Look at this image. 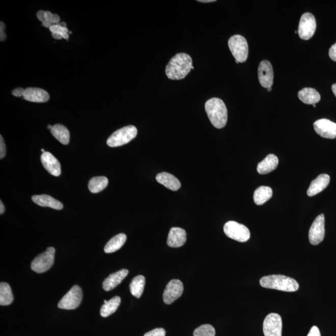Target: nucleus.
<instances>
[{"label": "nucleus", "instance_id": "obj_45", "mask_svg": "<svg viewBox=\"0 0 336 336\" xmlns=\"http://www.w3.org/2000/svg\"><path fill=\"white\" fill-rule=\"evenodd\" d=\"M52 127V126L49 125L48 127H47V128H48V129H49V130H50V129H51Z\"/></svg>", "mask_w": 336, "mask_h": 336}, {"label": "nucleus", "instance_id": "obj_31", "mask_svg": "<svg viewBox=\"0 0 336 336\" xmlns=\"http://www.w3.org/2000/svg\"><path fill=\"white\" fill-rule=\"evenodd\" d=\"M193 335L194 336H215V330L211 324H203L195 329Z\"/></svg>", "mask_w": 336, "mask_h": 336}, {"label": "nucleus", "instance_id": "obj_19", "mask_svg": "<svg viewBox=\"0 0 336 336\" xmlns=\"http://www.w3.org/2000/svg\"><path fill=\"white\" fill-rule=\"evenodd\" d=\"M128 270L127 269L112 273L106 278L103 283V288L106 291H111L121 284L123 279L128 275Z\"/></svg>", "mask_w": 336, "mask_h": 336}, {"label": "nucleus", "instance_id": "obj_28", "mask_svg": "<svg viewBox=\"0 0 336 336\" xmlns=\"http://www.w3.org/2000/svg\"><path fill=\"white\" fill-rule=\"evenodd\" d=\"M145 285L144 276L138 275L134 277L130 285V290L131 295L136 298H139L144 293Z\"/></svg>", "mask_w": 336, "mask_h": 336}, {"label": "nucleus", "instance_id": "obj_41", "mask_svg": "<svg viewBox=\"0 0 336 336\" xmlns=\"http://www.w3.org/2000/svg\"><path fill=\"white\" fill-rule=\"evenodd\" d=\"M5 212V206L2 201H0V214H3Z\"/></svg>", "mask_w": 336, "mask_h": 336}, {"label": "nucleus", "instance_id": "obj_44", "mask_svg": "<svg viewBox=\"0 0 336 336\" xmlns=\"http://www.w3.org/2000/svg\"><path fill=\"white\" fill-rule=\"evenodd\" d=\"M60 24L61 25V26H63L64 27H67V25L65 22H60Z\"/></svg>", "mask_w": 336, "mask_h": 336}, {"label": "nucleus", "instance_id": "obj_10", "mask_svg": "<svg viewBox=\"0 0 336 336\" xmlns=\"http://www.w3.org/2000/svg\"><path fill=\"white\" fill-rule=\"evenodd\" d=\"M265 336H282V319L278 314L270 313L263 324Z\"/></svg>", "mask_w": 336, "mask_h": 336}, {"label": "nucleus", "instance_id": "obj_17", "mask_svg": "<svg viewBox=\"0 0 336 336\" xmlns=\"http://www.w3.org/2000/svg\"><path fill=\"white\" fill-rule=\"evenodd\" d=\"M22 97L30 102L44 103L49 100V95L44 89L29 88L25 89Z\"/></svg>", "mask_w": 336, "mask_h": 336}, {"label": "nucleus", "instance_id": "obj_4", "mask_svg": "<svg viewBox=\"0 0 336 336\" xmlns=\"http://www.w3.org/2000/svg\"><path fill=\"white\" fill-rule=\"evenodd\" d=\"M138 130L134 126L129 125L123 127L109 137L106 144L110 147H118L128 144L137 135Z\"/></svg>", "mask_w": 336, "mask_h": 336}, {"label": "nucleus", "instance_id": "obj_23", "mask_svg": "<svg viewBox=\"0 0 336 336\" xmlns=\"http://www.w3.org/2000/svg\"><path fill=\"white\" fill-rule=\"evenodd\" d=\"M299 100L308 105L316 104L320 101L321 95L315 89L304 88L298 92Z\"/></svg>", "mask_w": 336, "mask_h": 336}, {"label": "nucleus", "instance_id": "obj_35", "mask_svg": "<svg viewBox=\"0 0 336 336\" xmlns=\"http://www.w3.org/2000/svg\"><path fill=\"white\" fill-rule=\"evenodd\" d=\"M6 155V146L3 136H0V158L3 159Z\"/></svg>", "mask_w": 336, "mask_h": 336}, {"label": "nucleus", "instance_id": "obj_15", "mask_svg": "<svg viewBox=\"0 0 336 336\" xmlns=\"http://www.w3.org/2000/svg\"><path fill=\"white\" fill-rule=\"evenodd\" d=\"M42 164L47 172L54 176H60L61 174V166L60 161L58 160L51 153H43L41 156Z\"/></svg>", "mask_w": 336, "mask_h": 336}, {"label": "nucleus", "instance_id": "obj_3", "mask_svg": "<svg viewBox=\"0 0 336 336\" xmlns=\"http://www.w3.org/2000/svg\"><path fill=\"white\" fill-rule=\"evenodd\" d=\"M260 284L263 288L287 292H295L299 289L298 283L296 280L281 274L263 276L260 280Z\"/></svg>", "mask_w": 336, "mask_h": 336}, {"label": "nucleus", "instance_id": "obj_18", "mask_svg": "<svg viewBox=\"0 0 336 336\" xmlns=\"http://www.w3.org/2000/svg\"><path fill=\"white\" fill-rule=\"evenodd\" d=\"M330 182V177L326 174H321L311 183L307 194L310 197L319 194L326 188Z\"/></svg>", "mask_w": 336, "mask_h": 336}, {"label": "nucleus", "instance_id": "obj_5", "mask_svg": "<svg viewBox=\"0 0 336 336\" xmlns=\"http://www.w3.org/2000/svg\"><path fill=\"white\" fill-rule=\"evenodd\" d=\"M228 45L235 61L244 63L247 60L248 46L246 39L242 36L234 35L229 39Z\"/></svg>", "mask_w": 336, "mask_h": 336}, {"label": "nucleus", "instance_id": "obj_21", "mask_svg": "<svg viewBox=\"0 0 336 336\" xmlns=\"http://www.w3.org/2000/svg\"><path fill=\"white\" fill-rule=\"evenodd\" d=\"M156 181L159 184L163 185L166 188L176 191L181 187V183L175 176L171 174L162 172L159 173L156 177Z\"/></svg>", "mask_w": 336, "mask_h": 336}, {"label": "nucleus", "instance_id": "obj_26", "mask_svg": "<svg viewBox=\"0 0 336 336\" xmlns=\"http://www.w3.org/2000/svg\"><path fill=\"white\" fill-rule=\"evenodd\" d=\"M272 189L268 186H260L256 190L254 195V200L257 205L261 206L272 197Z\"/></svg>", "mask_w": 336, "mask_h": 336}, {"label": "nucleus", "instance_id": "obj_39", "mask_svg": "<svg viewBox=\"0 0 336 336\" xmlns=\"http://www.w3.org/2000/svg\"><path fill=\"white\" fill-rule=\"evenodd\" d=\"M24 91L25 89L21 88H16L15 90H13L12 91V94L15 97H23Z\"/></svg>", "mask_w": 336, "mask_h": 336}, {"label": "nucleus", "instance_id": "obj_14", "mask_svg": "<svg viewBox=\"0 0 336 336\" xmlns=\"http://www.w3.org/2000/svg\"><path fill=\"white\" fill-rule=\"evenodd\" d=\"M258 76L260 84L263 88H271L273 83V70L270 62L263 61L260 63L258 69Z\"/></svg>", "mask_w": 336, "mask_h": 336}, {"label": "nucleus", "instance_id": "obj_30", "mask_svg": "<svg viewBox=\"0 0 336 336\" xmlns=\"http://www.w3.org/2000/svg\"><path fill=\"white\" fill-rule=\"evenodd\" d=\"M13 295L10 286L7 283L2 282L0 284V304L1 306H8L12 303Z\"/></svg>", "mask_w": 336, "mask_h": 336}, {"label": "nucleus", "instance_id": "obj_32", "mask_svg": "<svg viewBox=\"0 0 336 336\" xmlns=\"http://www.w3.org/2000/svg\"><path fill=\"white\" fill-rule=\"evenodd\" d=\"M49 30L52 34H57V35H60L63 37V38L69 39V35L68 32L69 30L67 27H64L61 26L60 23L57 24H52L51 26L49 27Z\"/></svg>", "mask_w": 336, "mask_h": 336}, {"label": "nucleus", "instance_id": "obj_48", "mask_svg": "<svg viewBox=\"0 0 336 336\" xmlns=\"http://www.w3.org/2000/svg\"><path fill=\"white\" fill-rule=\"evenodd\" d=\"M314 107H316V104L313 105Z\"/></svg>", "mask_w": 336, "mask_h": 336}, {"label": "nucleus", "instance_id": "obj_13", "mask_svg": "<svg viewBox=\"0 0 336 336\" xmlns=\"http://www.w3.org/2000/svg\"><path fill=\"white\" fill-rule=\"evenodd\" d=\"M314 128L319 136L324 138H336V123L328 119H320L314 123Z\"/></svg>", "mask_w": 336, "mask_h": 336}, {"label": "nucleus", "instance_id": "obj_12", "mask_svg": "<svg viewBox=\"0 0 336 336\" xmlns=\"http://www.w3.org/2000/svg\"><path fill=\"white\" fill-rule=\"evenodd\" d=\"M324 223V215L321 214L312 223L309 232V240L312 245H317L323 242L325 235Z\"/></svg>", "mask_w": 336, "mask_h": 336}, {"label": "nucleus", "instance_id": "obj_40", "mask_svg": "<svg viewBox=\"0 0 336 336\" xmlns=\"http://www.w3.org/2000/svg\"><path fill=\"white\" fill-rule=\"evenodd\" d=\"M37 17L39 20L41 21L43 23L47 21L46 18H45V11H39L37 13Z\"/></svg>", "mask_w": 336, "mask_h": 336}, {"label": "nucleus", "instance_id": "obj_43", "mask_svg": "<svg viewBox=\"0 0 336 336\" xmlns=\"http://www.w3.org/2000/svg\"><path fill=\"white\" fill-rule=\"evenodd\" d=\"M332 91L336 97V83L334 84V85H332Z\"/></svg>", "mask_w": 336, "mask_h": 336}, {"label": "nucleus", "instance_id": "obj_2", "mask_svg": "<svg viewBox=\"0 0 336 336\" xmlns=\"http://www.w3.org/2000/svg\"><path fill=\"white\" fill-rule=\"evenodd\" d=\"M205 109L210 122L215 128L220 129L225 127L228 122V109L222 100L212 98L207 100Z\"/></svg>", "mask_w": 336, "mask_h": 336}, {"label": "nucleus", "instance_id": "obj_42", "mask_svg": "<svg viewBox=\"0 0 336 336\" xmlns=\"http://www.w3.org/2000/svg\"><path fill=\"white\" fill-rule=\"evenodd\" d=\"M199 2L202 3H211L215 2V0H198Z\"/></svg>", "mask_w": 336, "mask_h": 336}, {"label": "nucleus", "instance_id": "obj_8", "mask_svg": "<svg viewBox=\"0 0 336 336\" xmlns=\"http://www.w3.org/2000/svg\"><path fill=\"white\" fill-rule=\"evenodd\" d=\"M82 291L78 285H74L59 302L60 309L72 310L76 309L82 300Z\"/></svg>", "mask_w": 336, "mask_h": 336}, {"label": "nucleus", "instance_id": "obj_27", "mask_svg": "<svg viewBox=\"0 0 336 336\" xmlns=\"http://www.w3.org/2000/svg\"><path fill=\"white\" fill-rule=\"evenodd\" d=\"M120 303H121L120 297L117 296L114 297L101 307L100 315L103 318L108 317L116 312Z\"/></svg>", "mask_w": 336, "mask_h": 336}, {"label": "nucleus", "instance_id": "obj_47", "mask_svg": "<svg viewBox=\"0 0 336 336\" xmlns=\"http://www.w3.org/2000/svg\"><path fill=\"white\" fill-rule=\"evenodd\" d=\"M41 151H42V152H43V153L46 152V151H45V150L44 149H41Z\"/></svg>", "mask_w": 336, "mask_h": 336}, {"label": "nucleus", "instance_id": "obj_38", "mask_svg": "<svg viewBox=\"0 0 336 336\" xmlns=\"http://www.w3.org/2000/svg\"><path fill=\"white\" fill-rule=\"evenodd\" d=\"M307 336H321L320 331L317 326H313Z\"/></svg>", "mask_w": 336, "mask_h": 336}, {"label": "nucleus", "instance_id": "obj_29", "mask_svg": "<svg viewBox=\"0 0 336 336\" xmlns=\"http://www.w3.org/2000/svg\"><path fill=\"white\" fill-rule=\"evenodd\" d=\"M108 180L105 176H97L92 178L89 181L88 187L90 191L92 193H99L105 189L108 186Z\"/></svg>", "mask_w": 336, "mask_h": 336}, {"label": "nucleus", "instance_id": "obj_49", "mask_svg": "<svg viewBox=\"0 0 336 336\" xmlns=\"http://www.w3.org/2000/svg\"><path fill=\"white\" fill-rule=\"evenodd\" d=\"M106 302H107V301L104 300V303H106Z\"/></svg>", "mask_w": 336, "mask_h": 336}, {"label": "nucleus", "instance_id": "obj_9", "mask_svg": "<svg viewBox=\"0 0 336 336\" xmlns=\"http://www.w3.org/2000/svg\"><path fill=\"white\" fill-rule=\"evenodd\" d=\"M316 29L315 16L310 13H305L301 16L298 26V35L303 40L312 38Z\"/></svg>", "mask_w": 336, "mask_h": 336}, {"label": "nucleus", "instance_id": "obj_1", "mask_svg": "<svg viewBox=\"0 0 336 336\" xmlns=\"http://www.w3.org/2000/svg\"><path fill=\"white\" fill-rule=\"evenodd\" d=\"M194 69L190 56L186 53H179L174 56L167 64L166 75L171 80H181Z\"/></svg>", "mask_w": 336, "mask_h": 336}, {"label": "nucleus", "instance_id": "obj_46", "mask_svg": "<svg viewBox=\"0 0 336 336\" xmlns=\"http://www.w3.org/2000/svg\"><path fill=\"white\" fill-rule=\"evenodd\" d=\"M267 89V91H268V92H271V90H272V89H271V88H268V89Z\"/></svg>", "mask_w": 336, "mask_h": 336}, {"label": "nucleus", "instance_id": "obj_33", "mask_svg": "<svg viewBox=\"0 0 336 336\" xmlns=\"http://www.w3.org/2000/svg\"><path fill=\"white\" fill-rule=\"evenodd\" d=\"M45 18L47 21H48L52 24H57L60 23V17L55 14H52L50 11H45Z\"/></svg>", "mask_w": 336, "mask_h": 336}, {"label": "nucleus", "instance_id": "obj_34", "mask_svg": "<svg viewBox=\"0 0 336 336\" xmlns=\"http://www.w3.org/2000/svg\"><path fill=\"white\" fill-rule=\"evenodd\" d=\"M166 330L163 328H156L146 333L144 336H165Z\"/></svg>", "mask_w": 336, "mask_h": 336}, {"label": "nucleus", "instance_id": "obj_20", "mask_svg": "<svg viewBox=\"0 0 336 336\" xmlns=\"http://www.w3.org/2000/svg\"><path fill=\"white\" fill-rule=\"evenodd\" d=\"M278 158L273 154L268 155L263 161L258 164L257 172L260 175H266L276 170L278 165Z\"/></svg>", "mask_w": 336, "mask_h": 336}, {"label": "nucleus", "instance_id": "obj_11", "mask_svg": "<svg viewBox=\"0 0 336 336\" xmlns=\"http://www.w3.org/2000/svg\"><path fill=\"white\" fill-rule=\"evenodd\" d=\"M184 286L180 280L172 279L168 283L163 293V301L165 304H171L183 295Z\"/></svg>", "mask_w": 336, "mask_h": 336}, {"label": "nucleus", "instance_id": "obj_7", "mask_svg": "<svg viewBox=\"0 0 336 336\" xmlns=\"http://www.w3.org/2000/svg\"><path fill=\"white\" fill-rule=\"evenodd\" d=\"M227 236L239 242H245L250 239V232L244 225L235 221H229L223 227Z\"/></svg>", "mask_w": 336, "mask_h": 336}, {"label": "nucleus", "instance_id": "obj_6", "mask_svg": "<svg viewBox=\"0 0 336 336\" xmlns=\"http://www.w3.org/2000/svg\"><path fill=\"white\" fill-rule=\"evenodd\" d=\"M55 248L49 247L43 253L36 257L32 263V270L38 273H43L49 270L54 262Z\"/></svg>", "mask_w": 336, "mask_h": 336}, {"label": "nucleus", "instance_id": "obj_25", "mask_svg": "<svg viewBox=\"0 0 336 336\" xmlns=\"http://www.w3.org/2000/svg\"><path fill=\"white\" fill-rule=\"evenodd\" d=\"M50 133L59 142L63 145H68L70 142V133L65 126L55 124L50 130Z\"/></svg>", "mask_w": 336, "mask_h": 336}, {"label": "nucleus", "instance_id": "obj_22", "mask_svg": "<svg viewBox=\"0 0 336 336\" xmlns=\"http://www.w3.org/2000/svg\"><path fill=\"white\" fill-rule=\"evenodd\" d=\"M32 200L36 204L41 207H48L56 210L63 209V204L60 201L49 195H35L32 197Z\"/></svg>", "mask_w": 336, "mask_h": 336}, {"label": "nucleus", "instance_id": "obj_36", "mask_svg": "<svg viewBox=\"0 0 336 336\" xmlns=\"http://www.w3.org/2000/svg\"><path fill=\"white\" fill-rule=\"evenodd\" d=\"M5 24L4 22H1L0 23V40L4 41L7 38V35L5 33Z\"/></svg>", "mask_w": 336, "mask_h": 336}, {"label": "nucleus", "instance_id": "obj_37", "mask_svg": "<svg viewBox=\"0 0 336 336\" xmlns=\"http://www.w3.org/2000/svg\"><path fill=\"white\" fill-rule=\"evenodd\" d=\"M329 55L332 61L336 62V43L330 47Z\"/></svg>", "mask_w": 336, "mask_h": 336}, {"label": "nucleus", "instance_id": "obj_16", "mask_svg": "<svg viewBox=\"0 0 336 336\" xmlns=\"http://www.w3.org/2000/svg\"><path fill=\"white\" fill-rule=\"evenodd\" d=\"M187 240V234L184 229L179 228L171 229L168 235L167 243L170 247L178 248L183 246Z\"/></svg>", "mask_w": 336, "mask_h": 336}, {"label": "nucleus", "instance_id": "obj_24", "mask_svg": "<svg viewBox=\"0 0 336 336\" xmlns=\"http://www.w3.org/2000/svg\"><path fill=\"white\" fill-rule=\"evenodd\" d=\"M127 240V235L125 234H119L111 238L106 243L104 251L106 254H111L121 248Z\"/></svg>", "mask_w": 336, "mask_h": 336}]
</instances>
